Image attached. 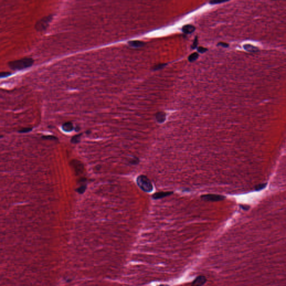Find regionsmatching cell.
Returning a JSON list of instances; mask_svg holds the SVG:
<instances>
[{"label":"cell","instance_id":"obj_25","mask_svg":"<svg viewBox=\"0 0 286 286\" xmlns=\"http://www.w3.org/2000/svg\"><path fill=\"white\" fill-rule=\"evenodd\" d=\"M218 45L223 46L224 48H227L228 46V44L225 43H223V42H221V43H219L218 44Z\"/></svg>","mask_w":286,"mask_h":286},{"label":"cell","instance_id":"obj_1","mask_svg":"<svg viewBox=\"0 0 286 286\" xmlns=\"http://www.w3.org/2000/svg\"><path fill=\"white\" fill-rule=\"evenodd\" d=\"M34 60L32 58H24L9 62L10 68L14 70H21L32 66Z\"/></svg>","mask_w":286,"mask_h":286},{"label":"cell","instance_id":"obj_22","mask_svg":"<svg viewBox=\"0 0 286 286\" xmlns=\"http://www.w3.org/2000/svg\"><path fill=\"white\" fill-rule=\"evenodd\" d=\"M226 2H227V1H211L210 3H211V5H215V4H217V3H224Z\"/></svg>","mask_w":286,"mask_h":286},{"label":"cell","instance_id":"obj_24","mask_svg":"<svg viewBox=\"0 0 286 286\" xmlns=\"http://www.w3.org/2000/svg\"><path fill=\"white\" fill-rule=\"evenodd\" d=\"M43 138L44 139H52V140H56V139H57V138L56 137L53 136H44Z\"/></svg>","mask_w":286,"mask_h":286},{"label":"cell","instance_id":"obj_3","mask_svg":"<svg viewBox=\"0 0 286 286\" xmlns=\"http://www.w3.org/2000/svg\"><path fill=\"white\" fill-rule=\"evenodd\" d=\"M52 19V16L50 15L48 16H46L45 18H43L41 19H40L39 20L36 22L35 24V29H36L37 31H44L46 30V28L49 25V23L50 21Z\"/></svg>","mask_w":286,"mask_h":286},{"label":"cell","instance_id":"obj_11","mask_svg":"<svg viewBox=\"0 0 286 286\" xmlns=\"http://www.w3.org/2000/svg\"><path fill=\"white\" fill-rule=\"evenodd\" d=\"M73 125L72 123L70 122H67L64 123L63 126H62V129L63 130L66 131V132H70L73 130Z\"/></svg>","mask_w":286,"mask_h":286},{"label":"cell","instance_id":"obj_16","mask_svg":"<svg viewBox=\"0 0 286 286\" xmlns=\"http://www.w3.org/2000/svg\"><path fill=\"white\" fill-rule=\"evenodd\" d=\"M81 134H79V135H75V136H73L72 138V139L71 140V142L73 143H78V142H79V140H80V138H81Z\"/></svg>","mask_w":286,"mask_h":286},{"label":"cell","instance_id":"obj_26","mask_svg":"<svg viewBox=\"0 0 286 286\" xmlns=\"http://www.w3.org/2000/svg\"><path fill=\"white\" fill-rule=\"evenodd\" d=\"M0 138H1V136H0Z\"/></svg>","mask_w":286,"mask_h":286},{"label":"cell","instance_id":"obj_9","mask_svg":"<svg viewBox=\"0 0 286 286\" xmlns=\"http://www.w3.org/2000/svg\"><path fill=\"white\" fill-rule=\"evenodd\" d=\"M195 27L191 25H186L183 27L182 32L185 34H191L195 30Z\"/></svg>","mask_w":286,"mask_h":286},{"label":"cell","instance_id":"obj_5","mask_svg":"<svg viewBox=\"0 0 286 286\" xmlns=\"http://www.w3.org/2000/svg\"><path fill=\"white\" fill-rule=\"evenodd\" d=\"M71 164L72 167L74 168L75 171L78 174L82 173L83 172V165L79 161L77 160H73L71 163Z\"/></svg>","mask_w":286,"mask_h":286},{"label":"cell","instance_id":"obj_21","mask_svg":"<svg viewBox=\"0 0 286 286\" xmlns=\"http://www.w3.org/2000/svg\"><path fill=\"white\" fill-rule=\"evenodd\" d=\"M198 52L201 53H204L206 52L207 50V48H203V47H201L200 46L199 47L198 49Z\"/></svg>","mask_w":286,"mask_h":286},{"label":"cell","instance_id":"obj_18","mask_svg":"<svg viewBox=\"0 0 286 286\" xmlns=\"http://www.w3.org/2000/svg\"><path fill=\"white\" fill-rule=\"evenodd\" d=\"M166 65H167V64H159L156 65V66H154L153 70H160L163 68H164Z\"/></svg>","mask_w":286,"mask_h":286},{"label":"cell","instance_id":"obj_13","mask_svg":"<svg viewBox=\"0 0 286 286\" xmlns=\"http://www.w3.org/2000/svg\"><path fill=\"white\" fill-rule=\"evenodd\" d=\"M199 55L197 53H194L188 57V61L190 62H193L194 61H196L197 58H198Z\"/></svg>","mask_w":286,"mask_h":286},{"label":"cell","instance_id":"obj_8","mask_svg":"<svg viewBox=\"0 0 286 286\" xmlns=\"http://www.w3.org/2000/svg\"><path fill=\"white\" fill-rule=\"evenodd\" d=\"M173 192H160L154 194L153 195V198L154 199H156L162 198L165 197L170 196L172 194H173Z\"/></svg>","mask_w":286,"mask_h":286},{"label":"cell","instance_id":"obj_2","mask_svg":"<svg viewBox=\"0 0 286 286\" xmlns=\"http://www.w3.org/2000/svg\"><path fill=\"white\" fill-rule=\"evenodd\" d=\"M136 182L139 187L145 192H150L153 189V185L147 177L141 175L138 177Z\"/></svg>","mask_w":286,"mask_h":286},{"label":"cell","instance_id":"obj_7","mask_svg":"<svg viewBox=\"0 0 286 286\" xmlns=\"http://www.w3.org/2000/svg\"><path fill=\"white\" fill-rule=\"evenodd\" d=\"M128 45L131 48L138 49L142 48L145 45V43L143 41H130L128 42Z\"/></svg>","mask_w":286,"mask_h":286},{"label":"cell","instance_id":"obj_17","mask_svg":"<svg viewBox=\"0 0 286 286\" xmlns=\"http://www.w3.org/2000/svg\"><path fill=\"white\" fill-rule=\"evenodd\" d=\"M12 75V73L9 72H0V78L7 77Z\"/></svg>","mask_w":286,"mask_h":286},{"label":"cell","instance_id":"obj_14","mask_svg":"<svg viewBox=\"0 0 286 286\" xmlns=\"http://www.w3.org/2000/svg\"><path fill=\"white\" fill-rule=\"evenodd\" d=\"M267 185V183H262V184L257 185L255 187V190L256 191H260V190H263L264 188H266Z\"/></svg>","mask_w":286,"mask_h":286},{"label":"cell","instance_id":"obj_12","mask_svg":"<svg viewBox=\"0 0 286 286\" xmlns=\"http://www.w3.org/2000/svg\"><path fill=\"white\" fill-rule=\"evenodd\" d=\"M244 48L246 50L250 52H257L259 51V49L256 46H253L250 44H246L244 45Z\"/></svg>","mask_w":286,"mask_h":286},{"label":"cell","instance_id":"obj_19","mask_svg":"<svg viewBox=\"0 0 286 286\" xmlns=\"http://www.w3.org/2000/svg\"><path fill=\"white\" fill-rule=\"evenodd\" d=\"M31 130H32V128H31V127H25V128H23V129H21L19 131V132H20V133H27V132L30 131Z\"/></svg>","mask_w":286,"mask_h":286},{"label":"cell","instance_id":"obj_10","mask_svg":"<svg viewBox=\"0 0 286 286\" xmlns=\"http://www.w3.org/2000/svg\"><path fill=\"white\" fill-rule=\"evenodd\" d=\"M156 121L159 123H162L164 122L166 119V114L164 112H158L156 115Z\"/></svg>","mask_w":286,"mask_h":286},{"label":"cell","instance_id":"obj_15","mask_svg":"<svg viewBox=\"0 0 286 286\" xmlns=\"http://www.w3.org/2000/svg\"><path fill=\"white\" fill-rule=\"evenodd\" d=\"M86 185L82 184L79 188H77V190L79 194H83L84 192V191H86Z\"/></svg>","mask_w":286,"mask_h":286},{"label":"cell","instance_id":"obj_6","mask_svg":"<svg viewBox=\"0 0 286 286\" xmlns=\"http://www.w3.org/2000/svg\"><path fill=\"white\" fill-rule=\"evenodd\" d=\"M207 281L206 278L203 275H199L192 282V286H203Z\"/></svg>","mask_w":286,"mask_h":286},{"label":"cell","instance_id":"obj_4","mask_svg":"<svg viewBox=\"0 0 286 286\" xmlns=\"http://www.w3.org/2000/svg\"><path fill=\"white\" fill-rule=\"evenodd\" d=\"M226 197L223 195L216 194H204L201 196V198L206 201H211V202H217L220 201L225 199Z\"/></svg>","mask_w":286,"mask_h":286},{"label":"cell","instance_id":"obj_20","mask_svg":"<svg viewBox=\"0 0 286 286\" xmlns=\"http://www.w3.org/2000/svg\"><path fill=\"white\" fill-rule=\"evenodd\" d=\"M197 44H198V37L196 36L195 39H194V43H193V45L192 46V48L193 49H196L197 46Z\"/></svg>","mask_w":286,"mask_h":286},{"label":"cell","instance_id":"obj_23","mask_svg":"<svg viewBox=\"0 0 286 286\" xmlns=\"http://www.w3.org/2000/svg\"><path fill=\"white\" fill-rule=\"evenodd\" d=\"M138 162H139L138 159L135 158H133V159H131V160L130 161V163L131 164H137Z\"/></svg>","mask_w":286,"mask_h":286}]
</instances>
